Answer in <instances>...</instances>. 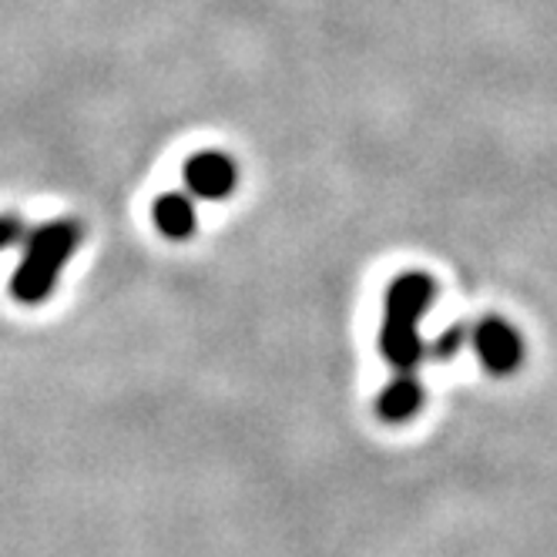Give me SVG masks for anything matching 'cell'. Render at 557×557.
<instances>
[{
	"label": "cell",
	"instance_id": "cell-1",
	"mask_svg": "<svg viewBox=\"0 0 557 557\" xmlns=\"http://www.w3.org/2000/svg\"><path fill=\"white\" fill-rule=\"evenodd\" d=\"M436 289L423 272H407L393 278L386 289V312H383V330H380V352L383 360L396 373H413L423 343H420V315L433 302Z\"/></svg>",
	"mask_w": 557,
	"mask_h": 557
},
{
	"label": "cell",
	"instance_id": "cell-2",
	"mask_svg": "<svg viewBox=\"0 0 557 557\" xmlns=\"http://www.w3.org/2000/svg\"><path fill=\"white\" fill-rule=\"evenodd\" d=\"M82 243V232L74 222H48L41 228L27 232L24 259L11 278V293L17 302H41L48 299L54 278L61 275L64 262Z\"/></svg>",
	"mask_w": 557,
	"mask_h": 557
},
{
	"label": "cell",
	"instance_id": "cell-3",
	"mask_svg": "<svg viewBox=\"0 0 557 557\" xmlns=\"http://www.w3.org/2000/svg\"><path fill=\"white\" fill-rule=\"evenodd\" d=\"M185 188L191 198H209V202H219V198L232 195L235 188V162L222 151H198L191 154L185 169H182Z\"/></svg>",
	"mask_w": 557,
	"mask_h": 557
},
{
	"label": "cell",
	"instance_id": "cell-4",
	"mask_svg": "<svg viewBox=\"0 0 557 557\" xmlns=\"http://www.w3.org/2000/svg\"><path fill=\"white\" fill-rule=\"evenodd\" d=\"M473 346L494 373H507L510 367H517V360H521V339H517V333L500 320H487L476 326Z\"/></svg>",
	"mask_w": 557,
	"mask_h": 557
},
{
	"label": "cell",
	"instance_id": "cell-5",
	"mask_svg": "<svg viewBox=\"0 0 557 557\" xmlns=\"http://www.w3.org/2000/svg\"><path fill=\"white\" fill-rule=\"evenodd\" d=\"M420 404H423V386L417 383V376L413 373H396V380L380 393L376 413L386 423H404L420 410Z\"/></svg>",
	"mask_w": 557,
	"mask_h": 557
},
{
	"label": "cell",
	"instance_id": "cell-6",
	"mask_svg": "<svg viewBox=\"0 0 557 557\" xmlns=\"http://www.w3.org/2000/svg\"><path fill=\"white\" fill-rule=\"evenodd\" d=\"M151 219H154L158 232L169 235V238H188L195 232V222H198L195 202L182 191H169V195L158 198L154 209H151Z\"/></svg>",
	"mask_w": 557,
	"mask_h": 557
},
{
	"label": "cell",
	"instance_id": "cell-7",
	"mask_svg": "<svg viewBox=\"0 0 557 557\" xmlns=\"http://www.w3.org/2000/svg\"><path fill=\"white\" fill-rule=\"evenodd\" d=\"M27 243V225L17 215H0V249Z\"/></svg>",
	"mask_w": 557,
	"mask_h": 557
},
{
	"label": "cell",
	"instance_id": "cell-8",
	"mask_svg": "<svg viewBox=\"0 0 557 557\" xmlns=\"http://www.w3.org/2000/svg\"><path fill=\"white\" fill-rule=\"evenodd\" d=\"M463 336H467V330H460V326H457V330H450L441 343L433 346V356H450V352L463 343Z\"/></svg>",
	"mask_w": 557,
	"mask_h": 557
}]
</instances>
